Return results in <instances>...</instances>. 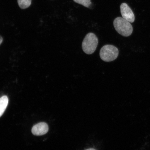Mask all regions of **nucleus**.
<instances>
[{
  "label": "nucleus",
  "mask_w": 150,
  "mask_h": 150,
  "mask_svg": "<svg viewBox=\"0 0 150 150\" xmlns=\"http://www.w3.org/2000/svg\"><path fill=\"white\" fill-rule=\"evenodd\" d=\"M3 41V38L2 37L1 35H0V45L1 44V43H2Z\"/></svg>",
  "instance_id": "1a4fd4ad"
},
{
  "label": "nucleus",
  "mask_w": 150,
  "mask_h": 150,
  "mask_svg": "<svg viewBox=\"0 0 150 150\" xmlns=\"http://www.w3.org/2000/svg\"><path fill=\"white\" fill-rule=\"evenodd\" d=\"M48 125L45 122L38 123L34 126L32 129V132L35 136H42L48 132Z\"/></svg>",
  "instance_id": "39448f33"
},
{
  "label": "nucleus",
  "mask_w": 150,
  "mask_h": 150,
  "mask_svg": "<svg viewBox=\"0 0 150 150\" xmlns=\"http://www.w3.org/2000/svg\"><path fill=\"white\" fill-rule=\"evenodd\" d=\"M19 6L22 9H26L31 4V0H18Z\"/></svg>",
  "instance_id": "0eeeda50"
},
{
  "label": "nucleus",
  "mask_w": 150,
  "mask_h": 150,
  "mask_svg": "<svg viewBox=\"0 0 150 150\" xmlns=\"http://www.w3.org/2000/svg\"><path fill=\"white\" fill-rule=\"evenodd\" d=\"M86 150H96V149H92V148H90V149H86Z\"/></svg>",
  "instance_id": "9d476101"
},
{
  "label": "nucleus",
  "mask_w": 150,
  "mask_h": 150,
  "mask_svg": "<svg viewBox=\"0 0 150 150\" xmlns=\"http://www.w3.org/2000/svg\"><path fill=\"white\" fill-rule=\"evenodd\" d=\"M114 28L117 32L124 37L130 36L133 32V27L130 22L121 17L116 18L114 21Z\"/></svg>",
  "instance_id": "f257e3e1"
},
{
  "label": "nucleus",
  "mask_w": 150,
  "mask_h": 150,
  "mask_svg": "<svg viewBox=\"0 0 150 150\" xmlns=\"http://www.w3.org/2000/svg\"><path fill=\"white\" fill-rule=\"evenodd\" d=\"M8 103V99L6 96H4L0 98V117L4 113Z\"/></svg>",
  "instance_id": "423d86ee"
},
{
  "label": "nucleus",
  "mask_w": 150,
  "mask_h": 150,
  "mask_svg": "<svg viewBox=\"0 0 150 150\" xmlns=\"http://www.w3.org/2000/svg\"><path fill=\"white\" fill-rule=\"evenodd\" d=\"M98 44V39L96 35L93 33L86 35L82 43V50L87 54H92L96 50Z\"/></svg>",
  "instance_id": "f03ea898"
},
{
  "label": "nucleus",
  "mask_w": 150,
  "mask_h": 150,
  "mask_svg": "<svg viewBox=\"0 0 150 150\" xmlns=\"http://www.w3.org/2000/svg\"><path fill=\"white\" fill-rule=\"evenodd\" d=\"M75 2L87 8H89L91 4V0H74Z\"/></svg>",
  "instance_id": "6e6552de"
},
{
  "label": "nucleus",
  "mask_w": 150,
  "mask_h": 150,
  "mask_svg": "<svg viewBox=\"0 0 150 150\" xmlns=\"http://www.w3.org/2000/svg\"><path fill=\"white\" fill-rule=\"evenodd\" d=\"M100 57L102 60L110 62L115 60L119 54L118 48L112 45H107L101 48L100 51Z\"/></svg>",
  "instance_id": "7ed1b4c3"
},
{
  "label": "nucleus",
  "mask_w": 150,
  "mask_h": 150,
  "mask_svg": "<svg viewBox=\"0 0 150 150\" xmlns=\"http://www.w3.org/2000/svg\"><path fill=\"white\" fill-rule=\"evenodd\" d=\"M121 13L122 18L130 23L134 21L135 16L133 11L126 3H122L120 6Z\"/></svg>",
  "instance_id": "20e7f679"
}]
</instances>
